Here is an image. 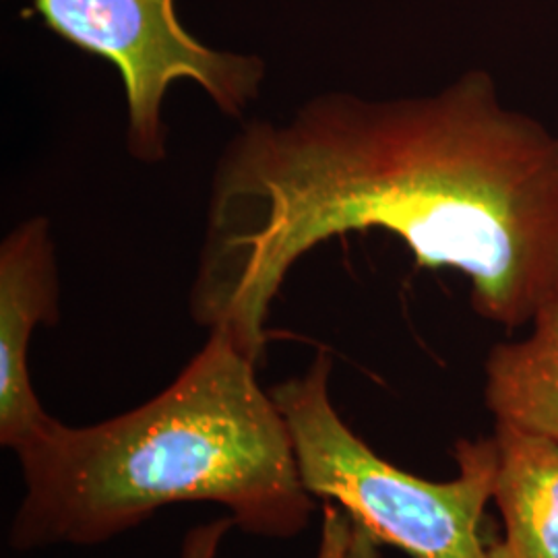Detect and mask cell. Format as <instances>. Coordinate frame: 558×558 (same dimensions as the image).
I'll return each instance as SVG.
<instances>
[{"label":"cell","instance_id":"cell-1","mask_svg":"<svg viewBox=\"0 0 558 558\" xmlns=\"http://www.w3.org/2000/svg\"><path fill=\"white\" fill-rule=\"evenodd\" d=\"M364 230L461 274L482 319L532 323L558 292V133L507 108L486 71L418 98L329 92L244 124L211 180L191 317L260 364L290 269Z\"/></svg>","mask_w":558,"mask_h":558},{"label":"cell","instance_id":"cell-2","mask_svg":"<svg viewBox=\"0 0 558 558\" xmlns=\"http://www.w3.org/2000/svg\"><path fill=\"white\" fill-rule=\"evenodd\" d=\"M257 366L228 336L209 333L140 408L92 426L50 420L15 449L25 493L9 544L96 546L177 502L221 505L253 536H299L317 499Z\"/></svg>","mask_w":558,"mask_h":558},{"label":"cell","instance_id":"cell-3","mask_svg":"<svg viewBox=\"0 0 558 558\" xmlns=\"http://www.w3.org/2000/svg\"><path fill=\"white\" fill-rule=\"evenodd\" d=\"M333 360L320 350L308 371L276 385L271 398L288 424L304 488L336 502L354 523L352 558L375 544L410 558H493L484 511L495 495L497 442L459 440L458 476L435 482L377 456L343 422L329 396Z\"/></svg>","mask_w":558,"mask_h":558},{"label":"cell","instance_id":"cell-4","mask_svg":"<svg viewBox=\"0 0 558 558\" xmlns=\"http://www.w3.org/2000/svg\"><path fill=\"white\" fill-rule=\"evenodd\" d=\"M34 9L59 38L117 66L135 160L166 158L161 110L172 83H197L228 117L259 98L265 62L197 40L179 20L177 0H34Z\"/></svg>","mask_w":558,"mask_h":558},{"label":"cell","instance_id":"cell-5","mask_svg":"<svg viewBox=\"0 0 558 558\" xmlns=\"http://www.w3.org/2000/svg\"><path fill=\"white\" fill-rule=\"evenodd\" d=\"M59 299L50 223L23 221L0 244V445L11 451L52 420L34 391L27 352L38 325H57Z\"/></svg>","mask_w":558,"mask_h":558},{"label":"cell","instance_id":"cell-6","mask_svg":"<svg viewBox=\"0 0 558 558\" xmlns=\"http://www.w3.org/2000/svg\"><path fill=\"white\" fill-rule=\"evenodd\" d=\"M497 482L493 500L502 538L493 558H558V442L495 422Z\"/></svg>","mask_w":558,"mask_h":558},{"label":"cell","instance_id":"cell-7","mask_svg":"<svg viewBox=\"0 0 558 558\" xmlns=\"http://www.w3.org/2000/svg\"><path fill=\"white\" fill-rule=\"evenodd\" d=\"M484 377L495 422L558 442V292L534 317L527 338L490 350Z\"/></svg>","mask_w":558,"mask_h":558},{"label":"cell","instance_id":"cell-8","mask_svg":"<svg viewBox=\"0 0 558 558\" xmlns=\"http://www.w3.org/2000/svg\"><path fill=\"white\" fill-rule=\"evenodd\" d=\"M356 544V530L350 515L336 502H325L323 527L315 558H350Z\"/></svg>","mask_w":558,"mask_h":558}]
</instances>
